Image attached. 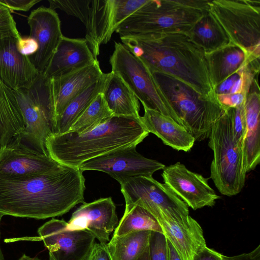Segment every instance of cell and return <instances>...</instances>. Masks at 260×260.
I'll return each instance as SVG.
<instances>
[{"mask_svg": "<svg viewBox=\"0 0 260 260\" xmlns=\"http://www.w3.org/2000/svg\"><path fill=\"white\" fill-rule=\"evenodd\" d=\"M83 172L61 170L22 179L0 178V215L44 219L61 216L84 203Z\"/></svg>", "mask_w": 260, "mask_h": 260, "instance_id": "cell-1", "label": "cell"}, {"mask_svg": "<svg viewBox=\"0 0 260 260\" xmlns=\"http://www.w3.org/2000/svg\"><path fill=\"white\" fill-rule=\"evenodd\" d=\"M121 43L151 74L162 73L184 82L203 98L216 100L206 54L185 34L120 37Z\"/></svg>", "mask_w": 260, "mask_h": 260, "instance_id": "cell-2", "label": "cell"}, {"mask_svg": "<svg viewBox=\"0 0 260 260\" xmlns=\"http://www.w3.org/2000/svg\"><path fill=\"white\" fill-rule=\"evenodd\" d=\"M149 134L140 118L113 116L84 133L53 135L47 139L46 147L48 154L59 163L78 168L114 149L138 145Z\"/></svg>", "mask_w": 260, "mask_h": 260, "instance_id": "cell-3", "label": "cell"}, {"mask_svg": "<svg viewBox=\"0 0 260 260\" xmlns=\"http://www.w3.org/2000/svg\"><path fill=\"white\" fill-rule=\"evenodd\" d=\"M208 0H148L125 19L120 37L151 34H187L208 12Z\"/></svg>", "mask_w": 260, "mask_h": 260, "instance_id": "cell-4", "label": "cell"}, {"mask_svg": "<svg viewBox=\"0 0 260 260\" xmlns=\"http://www.w3.org/2000/svg\"><path fill=\"white\" fill-rule=\"evenodd\" d=\"M152 74L163 96L195 140L208 138L212 126L226 110L217 99H205L184 82L170 75Z\"/></svg>", "mask_w": 260, "mask_h": 260, "instance_id": "cell-5", "label": "cell"}, {"mask_svg": "<svg viewBox=\"0 0 260 260\" xmlns=\"http://www.w3.org/2000/svg\"><path fill=\"white\" fill-rule=\"evenodd\" d=\"M208 138L213 152L210 178L222 194L235 196L245 185L246 156L245 147L234 139L228 109L214 123Z\"/></svg>", "mask_w": 260, "mask_h": 260, "instance_id": "cell-6", "label": "cell"}, {"mask_svg": "<svg viewBox=\"0 0 260 260\" xmlns=\"http://www.w3.org/2000/svg\"><path fill=\"white\" fill-rule=\"evenodd\" d=\"M49 81L39 73L29 87L13 90L25 124L24 131L18 137L24 145L47 155L46 141L54 134L55 126Z\"/></svg>", "mask_w": 260, "mask_h": 260, "instance_id": "cell-7", "label": "cell"}, {"mask_svg": "<svg viewBox=\"0 0 260 260\" xmlns=\"http://www.w3.org/2000/svg\"><path fill=\"white\" fill-rule=\"evenodd\" d=\"M208 12L223 29L230 44L259 58V1H209Z\"/></svg>", "mask_w": 260, "mask_h": 260, "instance_id": "cell-8", "label": "cell"}, {"mask_svg": "<svg viewBox=\"0 0 260 260\" xmlns=\"http://www.w3.org/2000/svg\"><path fill=\"white\" fill-rule=\"evenodd\" d=\"M148 0H83L75 16L86 27L85 39L94 58L120 24Z\"/></svg>", "mask_w": 260, "mask_h": 260, "instance_id": "cell-9", "label": "cell"}, {"mask_svg": "<svg viewBox=\"0 0 260 260\" xmlns=\"http://www.w3.org/2000/svg\"><path fill=\"white\" fill-rule=\"evenodd\" d=\"M109 62L111 71L121 78L143 106L169 116L182 125L158 89L152 74L121 43L114 42Z\"/></svg>", "mask_w": 260, "mask_h": 260, "instance_id": "cell-10", "label": "cell"}, {"mask_svg": "<svg viewBox=\"0 0 260 260\" xmlns=\"http://www.w3.org/2000/svg\"><path fill=\"white\" fill-rule=\"evenodd\" d=\"M120 185L126 206L138 205L152 215L161 211L180 221L189 216L188 206L166 184L152 176L131 178Z\"/></svg>", "mask_w": 260, "mask_h": 260, "instance_id": "cell-11", "label": "cell"}, {"mask_svg": "<svg viewBox=\"0 0 260 260\" xmlns=\"http://www.w3.org/2000/svg\"><path fill=\"white\" fill-rule=\"evenodd\" d=\"M137 145L120 147L82 162L78 168L82 172L93 170L108 174L120 184L131 178L152 177L165 166L146 158L136 150Z\"/></svg>", "mask_w": 260, "mask_h": 260, "instance_id": "cell-12", "label": "cell"}, {"mask_svg": "<svg viewBox=\"0 0 260 260\" xmlns=\"http://www.w3.org/2000/svg\"><path fill=\"white\" fill-rule=\"evenodd\" d=\"M66 166L13 138L0 151V178L22 179L61 170Z\"/></svg>", "mask_w": 260, "mask_h": 260, "instance_id": "cell-13", "label": "cell"}, {"mask_svg": "<svg viewBox=\"0 0 260 260\" xmlns=\"http://www.w3.org/2000/svg\"><path fill=\"white\" fill-rule=\"evenodd\" d=\"M37 240L49 250V260H83L95 242L87 230H70L68 222L53 218L40 227Z\"/></svg>", "mask_w": 260, "mask_h": 260, "instance_id": "cell-14", "label": "cell"}, {"mask_svg": "<svg viewBox=\"0 0 260 260\" xmlns=\"http://www.w3.org/2000/svg\"><path fill=\"white\" fill-rule=\"evenodd\" d=\"M161 174L166 184L193 210L213 206L220 198L208 184V179L177 162L165 167Z\"/></svg>", "mask_w": 260, "mask_h": 260, "instance_id": "cell-15", "label": "cell"}, {"mask_svg": "<svg viewBox=\"0 0 260 260\" xmlns=\"http://www.w3.org/2000/svg\"><path fill=\"white\" fill-rule=\"evenodd\" d=\"M29 37L38 44L37 52L28 57L40 73L48 65L63 35L58 14L54 10L41 6L32 10L27 18Z\"/></svg>", "mask_w": 260, "mask_h": 260, "instance_id": "cell-16", "label": "cell"}, {"mask_svg": "<svg viewBox=\"0 0 260 260\" xmlns=\"http://www.w3.org/2000/svg\"><path fill=\"white\" fill-rule=\"evenodd\" d=\"M116 206L111 197L82 203L68 222L70 230H87L100 243H107L118 224Z\"/></svg>", "mask_w": 260, "mask_h": 260, "instance_id": "cell-17", "label": "cell"}, {"mask_svg": "<svg viewBox=\"0 0 260 260\" xmlns=\"http://www.w3.org/2000/svg\"><path fill=\"white\" fill-rule=\"evenodd\" d=\"M154 217L181 260H194L207 247L201 225L190 216L184 221H177L161 213Z\"/></svg>", "mask_w": 260, "mask_h": 260, "instance_id": "cell-18", "label": "cell"}, {"mask_svg": "<svg viewBox=\"0 0 260 260\" xmlns=\"http://www.w3.org/2000/svg\"><path fill=\"white\" fill-rule=\"evenodd\" d=\"M18 40L15 37L0 40V79L13 90L29 87L40 73L18 50Z\"/></svg>", "mask_w": 260, "mask_h": 260, "instance_id": "cell-19", "label": "cell"}, {"mask_svg": "<svg viewBox=\"0 0 260 260\" xmlns=\"http://www.w3.org/2000/svg\"><path fill=\"white\" fill-rule=\"evenodd\" d=\"M104 75L96 60L92 64L67 75L49 78L55 123L57 117L74 98L99 81Z\"/></svg>", "mask_w": 260, "mask_h": 260, "instance_id": "cell-20", "label": "cell"}, {"mask_svg": "<svg viewBox=\"0 0 260 260\" xmlns=\"http://www.w3.org/2000/svg\"><path fill=\"white\" fill-rule=\"evenodd\" d=\"M96 60L85 39L63 36L43 74L49 78H59L91 65Z\"/></svg>", "mask_w": 260, "mask_h": 260, "instance_id": "cell-21", "label": "cell"}, {"mask_svg": "<svg viewBox=\"0 0 260 260\" xmlns=\"http://www.w3.org/2000/svg\"><path fill=\"white\" fill-rule=\"evenodd\" d=\"M143 107L144 114L140 119L149 133L154 134L165 145L178 151L191 150L196 140L183 126L156 110Z\"/></svg>", "mask_w": 260, "mask_h": 260, "instance_id": "cell-22", "label": "cell"}, {"mask_svg": "<svg viewBox=\"0 0 260 260\" xmlns=\"http://www.w3.org/2000/svg\"><path fill=\"white\" fill-rule=\"evenodd\" d=\"M212 83L215 88L245 67L259 65V58L254 57L242 49L229 44L206 54Z\"/></svg>", "mask_w": 260, "mask_h": 260, "instance_id": "cell-23", "label": "cell"}, {"mask_svg": "<svg viewBox=\"0 0 260 260\" xmlns=\"http://www.w3.org/2000/svg\"><path fill=\"white\" fill-rule=\"evenodd\" d=\"M101 93L114 116L140 118L139 100L121 78L114 72L105 74Z\"/></svg>", "mask_w": 260, "mask_h": 260, "instance_id": "cell-24", "label": "cell"}, {"mask_svg": "<svg viewBox=\"0 0 260 260\" xmlns=\"http://www.w3.org/2000/svg\"><path fill=\"white\" fill-rule=\"evenodd\" d=\"M258 84L247 94L244 103L246 125L245 148L247 172L254 169L260 161V96Z\"/></svg>", "mask_w": 260, "mask_h": 260, "instance_id": "cell-25", "label": "cell"}, {"mask_svg": "<svg viewBox=\"0 0 260 260\" xmlns=\"http://www.w3.org/2000/svg\"><path fill=\"white\" fill-rule=\"evenodd\" d=\"M25 127L21 110L13 90L0 79V151Z\"/></svg>", "mask_w": 260, "mask_h": 260, "instance_id": "cell-26", "label": "cell"}, {"mask_svg": "<svg viewBox=\"0 0 260 260\" xmlns=\"http://www.w3.org/2000/svg\"><path fill=\"white\" fill-rule=\"evenodd\" d=\"M187 35L206 54L229 44L223 29L209 12L204 14Z\"/></svg>", "mask_w": 260, "mask_h": 260, "instance_id": "cell-27", "label": "cell"}, {"mask_svg": "<svg viewBox=\"0 0 260 260\" xmlns=\"http://www.w3.org/2000/svg\"><path fill=\"white\" fill-rule=\"evenodd\" d=\"M151 233L143 231L113 236L107 243L112 260H137L149 246Z\"/></svg>", "mask_w": 260, "mask_h": 260, "instance_id": "cell-28", "label": "cell"}, {"mask_svg": "<svg viewBox=\"0 0 260 260\" xmlns=\"http://www.w3.org/2000/svg\"><path fill=\"white\" fill-rule=\"evenodd\" d=\"M105 78V73L99 81L88 87L68 105L55 121L53 135L62 134L70 131L78 118L102 92Z\"/></svg>", "mask_w": 260, "mask_h": 260, "instance_id": "cell-29", "label": "cell"}, {"mask_svg": "<svg viewBox=\"0 0 260 260\" xmlns=\"http://www.w3.org/2000/svg\"><path fill=\"white\" fill-rule=\"evenodd\" d=\"M143 231L163 234L157 220L147 210L138 205L125 206L123 215L114 230L113 236Z\"/></svg>", "mask_w": 260, "mask_h": 260, "instance_id": "cell-30", "label": "cell"}, {"mask_svg": "<svg viewBox=\"0 0 260 260\" xmlns=\"http://www.w3.org/2000/svg\"><path fill=\"white\" fill-rule=\"evenodd\" d=\"M113 116L100 92L78 118L69 131L77 133L86 132Z\"/></svg>", "mask_w": 260, "mask_h": 260, "instance_id": "cell-31", "label": "cell"}, {"mask_svg": "<svg viewBox=\"0 0 260 260\" xmlns=\"http://www.w3.org/2000/svg\"><path fill=\"white\" fill-rule=\"evenodd\" d=\"M228 111L231 118L234 139L238 145L245 147L246 125L244 104L236 108L228 109Z\"/></svg>", "mask_w": 260, "mask_h": 260, "instance_id": "cell-32", "label": "cell"}, {"mask_svg": "<svg viewBox=\"0 0 260 260\" xmlns=\"http://www.w3.org/2000/svg\"><path fill=\"white\" fill-rule=\"evenodd\" d=\"M7 37H15L19 40L22 37L10 10L0 5V40Z\"/></svg>", "mask_w": 260, "mask_h": 260, "instance_id": "cell-33", "label": "cell"}, {"mask_svg": "<svg viewBox=\"0 0 260 260\" xmlns=\"http://www.w3.org/2000/svg\"><path fill=\"white\" fill-rule=\"evenodd\" d=\"M149 247L150 260H167V239L164 234L151 232Z\"/></svg>", "mask_w": 260, "mask_h": 260, "instance_id": "cell-34", "label": "cell"}, {"mask_svg": "<svg viewBox=\"0 0 260 260\" xmlns=\"http://www.w3.org/2000/svg\"><path fill=\"white\" fill-rule=\"evenodd\" d=\"M40 0H0V5L11 11H27Z\"/></svg>", "mask_w": 260, "mask_h": 260, "instance_id": "cell-35", "label": "cell"}, {"mask_svg": "<svg viewBox=\"0 0 260 260\" xmlns=\"http://www.w3.org/2000/svg\"><path fill=\"white\" fill-rule=\"evenodd\" d=\"M83 260H112L106 243L95 242L91 251Z\"/></svg>", "mask_w": 260, "mask_h": 260, "instance_id": "cell-36", "label": "cell"}, {"mask_svg": "<svg viewBox=\"0 0 260 260\" xmlns=\"http://www.w3.org/2000/svg\"><path fill=\"white\" fill-rule=\"evenodd\" d=\"M17 47L20 53L27 57L34 54L38 48L36 41L29 36L22 37L18 41Z\"/></svg>", "mask_w": 260, "mask_h": 260, "instance_id": "cell-37", "label": "cell"}, {"mask_svg": "<svg viewBox=\"0 0 260 260\" xmlns=\"http://www.w3.org/2000/svg\"><path fill=\"white\" fill-rule=\"evenodd\" d=\"M224 256L207 246L197 255L194 260H224Z\"/></svg>", "mask_w": 260, "mask_h": 260, "instance_id": "cell-38", "label": "cell"}, {"mask_svg": "<svg viewBox=\"0 0 260 260\" xmlns=\"http://www.w3.org/2000/svg\"><path fill=\"white\" fill-rule=\"evenodd\" d=\"M238 77L239 74H235L220 84L215 88V92L216 95L229 93L234 84Z\"/></svg>", "mask_w": 260, "mask_h": 260, "instance_id": "cell-39", "label": "cell"}, {"mask_svg": "<svg viewBox=\"0 0 260 260\" xmlns=\"http://www.w3.org/2000/svg\"><path fill=\"white\" fill-rule=\"evenodd\" d=\"M224 260H260V245L248 253L231 256L225 255Z\"/></svg>", "mask_w": 260, "mask_h": 260, "instance_id": "cell-40", "label": "cell"}, {"mask_svg": "<svg viewBox=\"0 0 260 260\" xmlns=\"http://www.w3.org/2000/svg\"><path fill=\"white\" fill-rule=\"evenodd\" d=\"M167 260H181L175 249L167 239Z\"/></svg>", "mask_w": 260, "mask_h": 260, "instance_id": "cell-41", "label": "cell"}, {"mask_svg": "<svg viewBox=\"0 0 260 260\" xmlns=\"http://www.w3.org/2000/svg\"><path fill=\"white\" fill-rule=\"evenodd\" d=\"M137 260H150L149 246Z\"/></svg>", "mask_w": 260, "mask_h": 260, "instance_id": "cell-42", "label": "cell"}, {"mask_svg": "<svg viewBox=\"0 0 260 260\" xmlns=\"http://www.w3.org/2000/svg\"><path fill=\"white\" fill-rule=\"evenodd\" d=\"M18 260H42V259H40V258H39L37 257H30L28 256H27L25 254H24Z\"/></svg>", "mask_w": 260, "mask_h": 260, "instance_id": "cell-43", "label": "cell"}, {"mask_svg": "<svg viewBox=\"0 0 260 260\" xmlns=\"http://www.w3.org/2000/svg\"><path fill=\"white\" fill-rule=\"evenodd\" d=\"M2 218V216L0 215V224H1V221ZM0 240H1V230H0ZM0 260H4V255L3 254L1 248V246H0Z\"/></svg>", "mask_w": 260, "mask_h": 260, "instance_id": "cell-44", "label": "cell"}]
</instances>
